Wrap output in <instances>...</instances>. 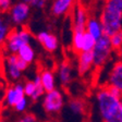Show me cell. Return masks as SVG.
<instances>
[{
    "mask_svg": "<svg viewBox=\"0 0 122 122\" xmlns=\"http://www.w3.org/2000/svg\"><path fill=\"white\" fill-rule=\"evenodd\" d=\"M18 57L20 59H22L23 61H25L26 63L32 64L36 59V52L35 49L33 48V46L30 44H26V45L22 46L18 51Z\"/></svg>",
    "mask_w": 122,
    "mask_h": 122,
    "instance_id": "19",
    "label": "cell"
},
{
    "mask_svg": "<svg viewBox=\"0 0 122 122\" xmlns=\"http://www.w3.org/2000/svg\"><path fill=\"white\" fill-rule=\"evenodd\" d=\"M98 18L106 35L111 36L122 30V0H104Z\"/></svg>",
    "mask_w": 122,
    "mask_h": 122,
    "instance_id": "2",
    "label": "cell"
},
{
    "mask_svg": "<svg viewBox=\"0 0 122 122\" xmlns=\"http://www.w3.org/2000/svg\"><path fill=\"white\" fill-rule=\"evenodd\" d=\"M18 55L15 53H8L5 57V64H3V69H5V77L10 82L16 83L21 80L23 72L16 66L18 62Z\"/></svg>",
    "mask_w": 122,
    "mask_h": 122,
    "instance_id": "10",
    "label": "cell"
},
{
    "mask_svg": "<svg viewBox=\"0 0 122 122\" xmlns=\"http://www.w3.org/2000/svg\"><path fill=\"white\" fill-rule=\"evenodd\" d=\"M99 122H122V97L114 95L107 85H99L93 94Z\"/></svg>",
    "mask_w": 122,
    "mask_h": 122,
    "instance_id": "1",
    "label": "cell"
},
{
    "mask_svg": "<svg viewBox=\"0 0 122 122\" xmlns=\"http://www.w3.org/2000/svg\"><path fill=\"white\" fill-rule=\"evenodd\" d=\"M2 86H3V84H2V77H1V75H0V91L2 89Z\"/></svg>",
    "mask_w": 122,
    "mask_h": 122,
    "instance_id": "33",
    "label": "cell"
},
{
    "mask_svg": "<svg viewBox=\"0 0 122 122\" xmlns=\"http://www.w3.org/2000/svg\"><path fill=\"white\" fill-rule=\"evenodd\" d=\"M3 108H5V104H3V99H2V96H0V114L2 112Z\"/></svg>",
    "mask_w": 122,
    "mask_h": 122,
    "instance_id": "30",
    "label": "cell"
},
{
    "mask_svg": "<svg viewBox=\"0 0 122 122\" xmlns=\"http://www.w3.org/2000/svg\"><path fill=\"white\" fill-rule=\"evenodd\" d=\"M32 12V7L28 3H25L23 1L14 2L11 7L10 11L8 12L9 14V22L10 24L21 27L28 21Z\"/></svg>",
    "mask_w": 122,
    "mask_h": 122,
    "instance_id": "6",
    "label": "cell"
},
{
    "mask_svg": "<svg viewBox=\"0 0 122 122\" xmlns=\"http://www.w3.org/2000/svg\"><path fill=\"white\" fill-rule=\"evenodd\" d=\"M92 52L94 58V68L96 70L102 69L111 60L113 53H116L110 41V36L104 34L100 38H98Z\"/></svg>",
    "mask_w": 122,
    "mask_h": 122,
    "instance_id": "4",
    "label": "cell"
},
{
    "mask_svg": "<svg viewBox=\"0 0 122 122\" xmlns=\"http://www.w3.org/2000/svg\"><path fill=\"white\" fill-rule=\"evenodd\" d=\"M11 24L9 21L0 16V47H3L9 33L11 32Z\"/></svg>",
    "mask_w": 122,
    "mask_h": 122,
    "instance_id": "21",
    "label": "cell"
},
{
    "mask_svg": "<svg viewBox=\"0 0 122 122\" xmlns=\"http://www.w3.org/2000/svg\"><path fill=\"white\" fill-rule=\"evenodd\" d=\"M13 122H39L38 121V118L35 113L33 112H25V113L21 114L18 119H15Z\"/></svg>",
    "mask_w": 122,
    "mask_h": 122,
    "instance_id": "25",
    "label": "cell"
},
{
    "mask_svg": "<svg viewBox=\"0 0 122 122\" xmlns=\"http://www.w3.org/2000/svg\"><path fill=\"white\" fill-rule=\"evenodd\" d=\"M56 75L58 82L63 88H66L71 85L74 79V68L73 64L69 60L61 61L56 69Z\"/></svg>",
    "mask_w": 122,
    "mask_h": 122,
    "instance_id": "11",
    "label": "cell"
},
{
    "mask_svg": "<svg viewBox=\"0 0 122 122\" xmlns=\"http://www.w3.org/2000/svg\"><path fill=\"white\" fill-rule=\"evenodd\" d=\"M96 41L92 35H89L88 33L85 32V35H84V43H83V49L82 51H85V52H89V51H93L95 45H96Z\"/></svg>",
    "mask_w": 122,
    "mask_h": 122,
    "instance_id": "22",
    "label": "cell"
},
{
    "mask_svg": "<svg viewBox=\"0 0 122 122\" xmlns=\"http://www.w3.org/2000/svg\"><path fill=\"white\" fill-rule=\"evenodd\" d=\"M75 2L76 0H52L50 11L55 16H63L73 10Z\"/></svg>",
    "mask_w": 122,
    "mask_h": 122,
    "instance_id": "16",
    "label": "cell"
},
{
    "mask_svg": "<svg viewBox=\"0 0 122 122\" xmlns=\"http://www.w3.org/2000/svg\"><path fill=\"white\" fill-rule=\"evenodd\" d=\"M23 87H24V93L27 98L32 102H37L41 100L43 96L45 95V89L43 88L41 83V79L39 75H36L34 80H27L23 83Z\"/></svg>",
    "mask_w": 122,
    "mask_h": 122,
    "instance_id": "9",
    "label": "cell"
},
{
    "mask_svg": "<svg viewBox=\"0 0 122 122\" xmlns=\"http://www.w3.org/2000/svg\"><path fill=\"white\" fill-rule=\"evenodd\" d=\"M43 122H61V121H59V120L56 119V118H50V119L46 120V121H43Z\"/></svg>",
    "mask_w": 122,
    "mask_h": 122,
    "instance_id": "31",
    "label": "cell"
},
{
    "mask_svg": "<svg viewBox=\"0 0 122 122\" xmlns=\"http://www.w3.org/2000/svg\"><path fill=\"white\" fill-rule=\"evenodd\" d=\"M0 122H8V120L5 119V118H2V117H0Z\"/></svg>",
    "mask_w": 122,
    "mask_h": 122,
    "instance_id": "34",
    "label": "cell"
},
{
    "mask_svg": "<svg viewBox=\"0 0 122 122\" xmlns=\"http://www.w3.org/2000/svg\"><path fill=\"white\" fill-rule=\"evenodd\" d=\"M110 41H111L112 48L114 49V51H117L122 46V30L110 36Z\"/></svg>",
    "mask_w": 122,
    "mask_h": 122,
    "instance_id": "24",
    "label": "cell"
},
{
    "mask_svg": "<svg viewBox=\"0 0 122 122\" xmlns=\"http://www.w3.org/2000/svg\"><path fill=\"white\" fill-rule=\"evenodd\" d=\"M20 1H23V2H25V3H28V5H30V3L33 2L34 0H20Z\"/></svg>",
    "mask_w": 122,
    "mask_h": 122,
    "instance_id": "32",
    "label": "cell"
},
{
    "mask_svg": "<svg viewBox=\"0 0 122 122\" xmlns=\"http://www.w3.org/2000/svg\"><path fill=\"white\" fill-rule=\"evenodd\" d=\"M30 98H27L26 96L23 97L20 102L13 107V110H14L15 112H18V113H21V114L25 113V112H27L28 108H30Z\"/></svg>",
    "mask_w": 122,
    "mask_h": 122,
    "instance_id": "23",
    "label": "cell"
},
{
    "mask_svg": "<svg viewBox=\"0 0 122 122\" xmlns=\"http://www.w3.org/2000/svg\"><path fill=\"white\" fill-rule=\"evenodd\" d=\"M13 3V0H0V13H8Z\"/></svg>",
    "mask_w": 122,
    "mask_h": 122,
    "instance_id": "26",
    "label": "cell"
},
{
    "mask_svg": "<svg viewBox=\"0 0 122 122\" xmlns=\"http://www.w3.org/2000/svg\"><path fill=\"white\" fill-rule=\"evenodd\" d=\"M84 35H85V30H73L72 39H71V49L76 55L82 52L83 43H84Z\"/></svg>",
    "mask_w": 122,
    "mask_h": 122,
    "instance_id": "20",
    "label": "cell"
},
{
    "mask_svg": "<svg viewBox=\"0 0 122 122\" xmlns=\"http://www.w3.org/2000/svg\"><path fill=\"white\" fill-rule=\"evenodd\" d=\"M94 68V58L93 52H82L77 53L76 57V71L81 76H85L89 73Z\"/></svg>",
    "mask_w": 122,
    "mask_h": 122,
    "instance_id": "14",
    "label": "cell"
},
{
    "mask_svg": "<svg viewBox=\"0 0 122 122\" xmlns=\"http://www.w3.org/2000/svg\"><path fill=\"white\" fill-rule=\"evenodd\" d=\"M104 85L119 89L122 93V60L117 59L110 66L105 77Z\"/></svg>",
    "mask_w": 122,
    "mask_h": 122,
    "instance_id": "8",
    "label": "cell"
},
{
    "mask_svg": "<svg viewBox=\"0 0 122 122\" xmlns=\"http://www.w3.org/2000/svg\"><path fill=\"white\" fill-rule=\"evenodd\" d=\"M36 39L44 49L48 52H56L59 48V41L55 34L48 30H41L36 34Z\"/></svg>",
    "mask_w": 122,
    "mask_h": 122,
    "instance_id": "12",
    "label": "cell"
},
{
    "mask_svg": "<svg viewBox=\"0 0 122 122\" xmlns=\"http://www.w3.org/2000/svg\"><path fill=\"white\" fill-rule=\"evenodd\" d=\"M85 122H95V121H92V120H87V121H85Z\"/></svg>",
    "mask_w": 122,
    "mask_h": 122,
    "instance_id": "35",
    "label": "cell"
},
{
    "mask_svg": "<svg viewBox=\"0 0 122 122\" xmlns=\"http://www.w3.org/2000/svg\"><path fill=\"white\" fill-rule=\"evenodd\" d=\"M116 56H117V58H118V59L122 60V46L120 47L119 49H118L117 51H116Z\"/></svg>",
    "mask_w": 122,
    "mask_h": 122,
    "instance_id": "29",
    "label": "cell"
},
{
    "mask_svg": "<svg viewBox=\"0 0 122 122\" xmlns=\"http://www.w3.org/2000/svg\"><path fill=\"white\" fill-rule=\"evenodd\" d=\"M23 97H25L23 83L16 82V83L11 84V85L5 87V91H3L2 99H3L5 107L13 109V107L18 104Z\"/></svg>",
    "mask_w": 122,
    "mask_h": 122,
    "instance_id": "7",
    "label": "cell"
},
{
    "mask_svg": "<svg viewBox=\"0 0 122 122\" xmlns=\"http://www.w3.org/2000/svg\"><path fill=\"white\" fill-rule=\"evenodd\" d=\"M66 105V94L61 89L46 92L41 98V107L46 114L50 118H56L62 112Z\"/></svg>",
    "mask_w": 122,
    "mask_h": 122,
    "instance_id": "3",
    "label": "cell"
},
{
    "mask_svg": "<svg viewBox=\"0 0 122 122\" xmlns=\"http://www.w3.org/2000/svg\"><path fill=\"white\" fill-rule=\"evenodd\" d=\"M72 13V28L73 30H85L86 23L89 19L87 9L82 5H75Z\"/></svg>",
    "mask_w": 122,
    "mask_h": 122,
    "instance_id": "13",
    "label": "cell"
},
{
    "mask_svg": "<svg viewBox=\"0 0 122 122\" xmlns=\"http://www.w3.org/2000/svg\"><path fill=\"white\" fill-rule=\"evenodd\" d=\"M66 107L74 117H86L88 114V104L81 97H71L66 100Z\"/></svg>",
    "mask_w": 122,
    "mask_h": 122,
    "instance_id": "15",
    "label": "cell"
},
{
    "mask_svg": "<svg viewBox=\"0 0 122 122\" xmlns=\"http://www.w3.org/2000/svg\"><path fill=\"white\" fill-rule=\"evenodd\" d=\"M45 1L44 0H34L33 2L30 3V7L32 8H36V9H44L45 7Z\"/></svg>",
    "mask_w": 122,
    "mask_h": 122,
    "instance_id": "28",
    "label": "cell"
},
{
    "mask_svg": "<svg viewBox=\"0 0 122 122\" xmlns=\"http://www.w3.org/2000/svg\"><path fill=\"white\" fill-rule=\"evenodd\" d=\"M85 32L88 33L89 35H92L95 39H98L104 35V27H102V24L98 16H89L88 21L86 23Z\"/></svg>",
    "mask_w": 122,
    "mask_h": 122,
    "instance_id": "18",
    "label": "cell"
},
{
    "mask_svg": "<svg viewBox=\"0 0 122 122\" xmlns=\"http://www.w3.org/2000/svg\"><path fill=\"white\" fill-rule=\"evenodd\" d=\"M39 79H41V83L43 88L45 92H51L53 89L57 88V75L52 70L49 69H43L41 72L38 73Z\"/></svg>",
    "mask_w": 122,
    "mask_h": 122,
    "instance_id": "17",
    "label": "cell"
},
{
    "mask_svg": "<svg viewBox=\"0 0 122 122\" xmlns=\"http://www.w3.org/2000/svg\"><path fill=\"white\" fill-rule=\"evenodd\" d=\"M44 1H45V2H47V1H49V0H44Z\"/></svg>",
    "mask_w": 122,
    "mask_h": 122,
    "instance_id": "36",
    "label": "cell"
},
{
    "mask_svg": "<svg viewBox=\"0 0 122 122\" xmlns=\"http://www.w3.org/2000/svg\"><path fill=\"white\" fill-rule=\"evenodd\" d=\"M33 38V34L27 27H24V26L14 27L9 33V36L5 41L3 48H5L7 55L8 53H15L16 55L19 49L26 44H30Z\"/></svg>",
    "mask_w": 122,
    "mask_h": 122,
    "instance_id": "5",
    "label": "cell"
},
{
    "mask_svg": "<svg viewBox=\"0 0 122 122\" xmlns=\"http://www.w3.org/2000/svg\"><path fill=\"white\" fill-rule=\"evenodd\" d=\"M16 66H18V68L20 69L22 72H24V71H26L28 69V66H30V64L28 63H26L25 61H23L22 59H20L19 58L18 59V62H16Z\"/></svg>",
    "mask_w": 122,
    "mask_h": 122,
    "instance_id": "27",
    "label": "cell"
}]
</instances>
